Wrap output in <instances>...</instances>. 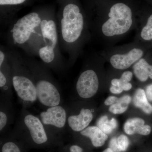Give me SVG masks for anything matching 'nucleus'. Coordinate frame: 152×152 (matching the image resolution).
<instances>
[{
	"mask_svg": "<svg viewBox=\"0 0 152 152\" xmlns=\"http://www.w3.org/2000/svg\"><path fill=\"white\" fill-rule=\"evenodd\" d=\"M69 152H83V148L77 145H73L70 146L68 148ZM64 152H66L64 151Z\"/></svg>",
	"mask_w": 152,
	"mask_h": 152,
	"instance_id": "cd10ccee",
	"label": "nucleus"
},
{
	"mask_svg": "<svg viewBox=\"0 0 152 152\" xmlns=\"http://www.w3.org/2000/svg\"><path fill=\"white\" fill-rule=\"evenodd\" d=\"M38 53L41 59L45 64L48 65L52 64L56 56L55 49L53 47L46 45L39 49Z\"/></svg>",
	"mask_w": 152,
	"mask_h": 152,
	"instance_id": "412c9836",
	"label": "nucleus"
},
{
	"mask_svg": "<svg viewBox=\"0 0 152 152\" xmlns=\"http://www.w3.org/2000/svg\"><path fill=\"white\" fill-rule=\"evenodd\" d=\"M110 90L111 92L114 94H120L122 92L124 91V90L121 87L115 86H113L110 87Z\"/></svg>",
	"mask_w": 152,
	"mask_h": 152,
	"instance_id": "7c9ffc66",
	"label": "nucleus"
},
{
	"mask_svg": "<svg viewBox=\"0 0 152 152\" xmlns=\"http://www.w3.org/2000/svg\"><path fill=\"white\" fill-rule=\"evenodd\" d=\"M99 87V79L96 72L88 69L80 75L76 83V89L80 97L88 99L96 94Z\"/></svg>",
	"mask_w": 152,
	"mask_h": 152,
	"instance_id": "6e6552de",
	"label": "nucleus"
},
{
	"mask_svg": "<svg viewBox=\"0 0 152 152\" xmlns=\"http://www.w3.org/2000/svg\"><path fill=\"white\" fill-rule=\"evenodd\" d=\"M94 118L92 110L82 108L78 114L68 111L67 126L71 130L80 132L88 126Z\"/></svg>",
	"mask_w": 152,
	"mask_h": 152,
	"instance_id": "1a4fd4ad",
	"label": "nucleus"
},
{
	"mask_svg": "<svg viewBox=\"0 0 152 152\" xmlns=\"http://www.w3.org/2000/svg\"><path fill=\"white\" fill-rule=\"evenodd\" d=\"M133 102L135 107L141 109L145 113H152V106L149 103L144 90L139 88L136 90L133 98Z\"/></svg>",
	"mask_w": 152,
	"mask_h": 152,
	"instance_id": "a211bd4d",
	"label": "nucleus"
},
{
	"mask_svg": "<svg viewBox=\"0 0 152 152\" xmlns=\"http://www.w3.org/2000/svg\"><path fill=\"white\" fill-rule=\"evenodd\" d=\"M42 19L39 14L32 12L19 19L11 31V36L15 44L23 45L29 40L35 29L40 27Z\"/></svg>",
	"mask_w": 152,
	"mask_h": 152,
	"instance_id": "0eeeda50",
	"label": "nucleus"
},
{
	"mask_svg": "<svg viewBox=\"0 0 152 152\" xmlns=\"http://www.w3.org/2000/svg\"><path fill=\"white\" fill-rule=\"evenodd\" d=\"M83 137L90 139L93 146L95 147H102L107 140V134L96 126H90L80 132Z\"/></svg>",
	"mask_w": 152,
	"mask_h": 152,
	"instance_id": "2eb2a0df",
	"label": "nucleus"
},
{
	"mask_svg": "<svg viewBox=\"0 0 152 152\" xmlns=\"http://www.w3.org/2000/svg\"><path fill=\"white\" fill-rule=\"evenodd\" d=\"M134 74L139 80L144 82L152 79V66L144 58H141L133 66Z\"/></svg>",
	"mask_w": 152,
	"mask_h": 152,
	"instance_id": "dca6fc26",
	"label": "nucleus"
},
{
	"mask_svg": "<svg viewBox=\"0 0 152 152\" xmlns=\"http://www.w3.org/2000/svg\"><path fill=\"white\" fill-rule=\"evenodd\" d=\"M147 99L150 101L152 102V84L148 85L146 87L145 91Z\"/></svg>",
	"mask_w": 152,
	"mask_h": 152,
	"instance_id": "c756f323",
	"label": "nucleus"
},
{
	"mask_svg": "<svg viewBox=\"0 0 152 152\" xmlns=\"http://www.w3.org/2000/svg\"><path fill=\"white\" fill-rule=\"evenodd\" d=\"M26 65L32 75L37 89V101L41 105L47 109L62 104V98L59 87L46 69L34 63Z\"/></svg>",
	"mask_w": 152,
	"mask_h": 152,
	"instance_id": "f03ea898",
	"label": "nucleus"
},
{
	"mask_svg": "<svg viewBox=\"0 0 152 152\" xmlns=\"http://www.w3.org/2000/svg\"><path fill=\"white\" fill-rule=\"evenodd\" d=\"M145 121L140 118H133L126 121L124 125V130L128 135L138 134L142 135H148L151 133V127L145 125Z\"/></svg>",
	"mask_w": 152,
	"mask_h": 152,
	"instance_id": "4468645a",
	"label": "nucleus"
},
{
	"mask_svg": "<svg viewBox=\"0 0 152 152\" xmlns=\"http://www.w3.org/2000/svg\"><path fill=\"white\" fill-rule=\"evenodd\" d=\"M7 60L5 53L2 50L0 51V65L2 64Z\"/></svg>",
	"mask_w": 152,
	"mask_h": 152,
	"instance_id": "2f4dec72",
	"label": "nucleus"
},
{
	"mask_svg": "<svg viewBox=\"0 0 152 152\" xmlns=\"http://www.w3.org/2000/svg\"><path fill=\"white\" fill-rule=\"evenodd\" d=\"M129 145V141L128 137L122 134L118 137L113 138L109 143V148L115 152H125Z\"/></svg>",
	"mask_w": 152,
	"mask_h": 152,
	"instance_id": "6ab92c4d",
	"label": "nucleus"
},
{
	"mask_svg": "<svg viewBox=\"0 0 152 152\" xmlns=\"http://www.w3.org/2000/svg\"><path fill=\"white\" fill-rule=\"evenodd\" d=\"M112 86L121 88L124 91H128L132 88V85L129 82H125L121 79H114L111 81Z\"/></svg>",
	"mask_w": 152,
	"mask_h": 152,
	"instance_id": "b1692460",
	"label": "nucleus"
},
{
	"mask_svg": "<svg viewBox=\"0 0 152 152\" xmlns=\"http://www.w3.org/2000/svg\"><path fill=\"white\" fill-rule=\"evenodd\" d=\"M14 111L12 100L0 98V132H5L14 121Z\"/></svg>",
	"mask_w": 152,
	"mask_h": 152,
	"instance_id": "ddd939ff",
	"label": "nucleus"
},
{
	"mask_svg": "<svg viewBox=\"0 0 152 152\" xmlns=\"http://www.w3.org/2000/svg\"><path fill=\"white\" fill-rule=\"evenodd\" d=\"M12 83L22 108L27 109L37 101L32 75L26 65L17 61L11 63Z\"/></svg>",
	"mask_w": 152,
	"mask_h": 152,
	"instance_id": "7ed1b4c3",
	"label": "nucleus"
},
{
	"mask_svg": "<svg viewBox=\"0 0 152 152\" xmlns=\"http://www.w3.org/2000/svg\"><path fill=\"white\" fill-rule=\"evenodd\" d=\"M118 98L114 96H110L106 99L104 102V104L106 105H111L113 104L116 102Z\"/></svg>",
	"mask_w": 152,
	"mask_h": 152,
	"instance_id": "c85d7f7f",
	"label": "nucleus"
},
{
	"mask_svg": "<svg viewBox=\"0 0 152 152\" xmlns=\"http://www.w3.org/2000/svg\"><path fill=\"white\" fill-rule=\"evenodd\" d=\"M131 100H132V98L129 95H125L119 99H118L116 102L128 105L131 102Z\"/></svg>",
	"mask_w": 152,
	"mask_h": 152,
	"instance_id": "bb28decb",
	"label": "nucleus"
},
{
	"mask_svg": "<svg viewBox=\"0 0 152 152\" xmlns=\"http://www.w3.org/2000/svg\"><path fill=\"white\" fill-rule=\"evenodd\" d=\"M11 135L28 146L43 148L58 143L48 132L40 118L24 108H22Z\"/></svg>",
	"mask_w": 152,
	"mask_h": 152,
	"instance_id": "f257e3e1",
	"label": "nucleus"
},
{
	"mask_svg": "<svg viewBox=\"0 0 152 152\" xmlns=\"http://www.w3.org/2000/svg\"><path fill=\"white\" fill-rule=\"evenodd\" d=\"M67 117V107L61 104L47 108L41 112L39 118L49 134L59 143L66 129Z\"/></svg>",
	"mask_w": 152,
	"mask_h": 152,
	"instance_id": "423d86ee",
	"label": "nucleus"
},
{
	"mask_svg": "<svg viewBox=\"0 0 152 152\" xmlns=\"http://www.w3.org/2000/svg\"><path fill=\"white\" fill-rule=\"evenodd\" d=\"M103 152H115L114 151H113L110 148H108L106 149Z\"/></svg>",
	"mask_w": 152,
	"mask_h": 152,
	"instance_id": "473e14b6",
	"label": "nucleus"
},
{
	"mask_svg": "<svg viewBox=\"0 0 152 152\" xmlns=\"http://www.w3.org/2000/svg\"><path fill=\"white\" fill-rule=\"evenodd\" d=\"M84 19L77 6L68 4L65 7L60 23V32L63 41L72 44L78 39L83 31Z\"/></svg>",
	"mask_w": 152,
	"mask_h": 152,
	"instance_id": "20e7f679",
	"label": "nucleus"
},
{
	"mask_svg": "<svg viewBox=\"0 0 152 152\" xmlns=\"http://www.w3.org/2000/svg\"><path fill=\"white\" fill-rule=\"evenodd\" d=\"M12 68L6 60L0 65V98L12 100Z\"/></svg>",
	"mask_w": 152,
	"mask_h": 152,
	"instance_id": "9b49d317",
	"label": "nucleus"
},
{
	"mask_svg": "<svg viewBox=\"0 0 152 152\" xmlns=\"http://www.w3.org/2000/svg\"><path fill=\"white\" fill-rule=\"evenodd\" d=\"M132 77L133 74L132 72L127 71L123 73L120 79L125 82H129L132 80Z\"/></svg>",
	"mask_w": 152,
	"mask_h": 152,
	"instance_id": "a878e982",
	"label": "nucleus"
},
{
	"mask_svg": "<svg viewBox=\"0 0 152 152\" xmlns=\"http://www.w3.org/2000/svg\"><path fill=\"white\" fill-rule=\"evenodd\" d=\"M128 105L115 102L110 106L109 111L114 114H120L124 113L127 110Z\"/></svg>",
	"mask_w": 152,
	"mask_h": 152,
	"instance_id": "5701e85b",
	"label": "nucleus"
},
{
	"mask_svg": "<svg viewBox=\"0 0 152 152\" xmlns=\"http://www.w3.org/2000/svg\"><path fill=\"white\" fill-rule=\"evenodd\" d=\"M108 15L110 18L102 26V32L107 37L125 34L132 24V10L123 3L114 5L111 8Z\"/></svg>",
	"mask_w": 152,
	"mask_h": 152,
	"instance_id": "39448f33",
	"label": "nucleus"
},
{
	"mask_svg": "<svg viewBox=\"0 0 152 152\" xmlns=\"http://www.w3.org/2000/svg\"><path fill=\"white\" fill-rule=\"evenodd\" d=\"M26 0H0L1 5H12L20 4L26 1Z\"/></svg>",
	"mask_w": 152,
	"mask_h": 152,
	"instance_id": "393cba45",
	"label": "nucleus"
},
{
	"mask_svg": "<svg viewBox=\"0 0 152 152\" xmlns=\"http://www.w3.org/2000/svg\"><path fill=\"white\" fill-rule=\"evenodd\" d=\"M25 145L11 135L4 138L1 144V152H25Z\"/></svg>",
	"mask_w": 152,
	"mask_h": 152,
	"instance_id": "f3484780",
	"label": "nucleus"
},
{
	"mask_svg": "<svg viewBox=\"0 0 152 152\" xmlns=\"http://www.w3.org/2000/svg\"><path fill=\"white\" fill-rule=\"evenodd\" d=\"M143 55V52L140 49L134 48L126 54H116L110 58L111 64L118 69H126L137 61Z\"/></svg>",
	"mask_w": 152,
	"mask_h": 152,
	"instance_id": "9d476101",
	"label": "nucleus"
},
{
	"mask_svg": "<svg viewBox=\"0 0 152 152\" xmlns=\"http://www.w3.org/2000/svg\"><path fill=\"white\" fill-rule=\"evenodd\" d=\"M97 126L107 135L113 132L114 129H116L118 123L116 120L113 118L109 120L107 115L101 117L97 121Z\"/></svg>",
	"mask_w": 152,
	"mask_h": 152,
	"instance_id": "aec40b11",
	"label": "nucleus"
},
{
	"mask_svg": "<svg viewBox=\"0 0 152 152\" xmlns=\"http://www.w3.org/2000/svg\"><path fill=\"white\" fill-rule=\"evenodd\" d=\"M141 36L145 40L152 39V15L148 19L146 25L142 29Z\"/></svg>",
	"mask_w": 152,
	"mask_h": 152,
	"instance_id": "4be33fe9",
	"label": "nucleus"
},
{
	"mask_svg": "<svg viewBox=\"0 0 152 152\" xmlns=\"http://www.w3.org/2000/svg\"><path fill=\"white\" fill-rule=\"evenodd\" d=\"M40 28L45 45H49L56 49L58 40L56 22L51 19H44L42 20Z\"/></svg>",
	"mask_w": 152,
	"mask_h": 152,
	"instance_id": "f8f14e48",
	"label": "nucleus"
}]
</instances>
